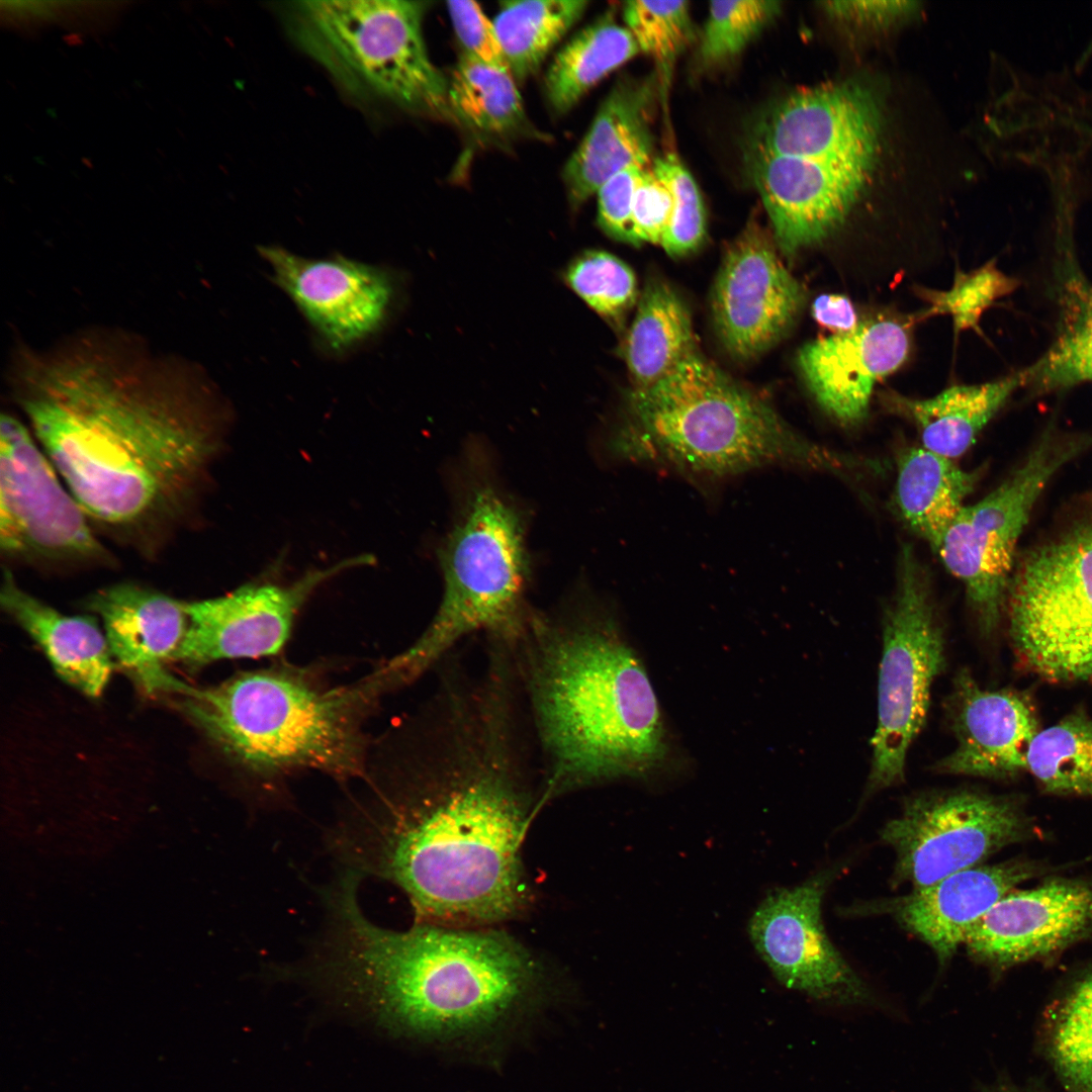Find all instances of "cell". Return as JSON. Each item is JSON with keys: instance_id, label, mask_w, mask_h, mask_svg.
<instances>
[{"instance_id": "1", "label": "cell", "mask_w": 1092, "mask_h": 1092, "mask_svg": "<svg viewBox=\"0 0 1092 1092\" xmlns=\"http://www.w3.org/2000/svg\"><path fill=\"white\" fill-rule=\"evenodd\" d=\"M105 340L22 354L14 397L94 529L154 559L194 519L223 415L185 366Z\"/></svg>"}, {"instance_id": "2", "label": "cell", "mask_w": 1092, "mask_h": 1092, "mask_svg": "<svg viewBox=\"0 0 1092 1092\" xmlns=\"http://www.w3.org/2000/svg\"><path fill=\"white\" fill-rule=\"evenodd\" d=\"M506 704L451 702L438 752L373 782L324 835L339 868L399 888L416 922L479 927L529 901L521 846L532 808Z\"/></svg>"}, {"instance_id": "3", "label": "cell", "mask_w": 1092, "mask_h": 1092, "mask_svg": "<svg viewBox=\"0 0 1092 1092\" xmlns=\"http://www.w3.org/2000/svg\"><path fill=\"white\" fill-rule=\"evenodd\" d=\"M360 884L343 876L320 891L322 929L298 967L311 981L426 1033L490 1023L535 983L534 958L508 934L426 922L384 928L363 913Z\"/></svg>"}, {"instance_id": "4", "label": "cell", "mask_w": 1092, "mask_h": 1092, "mask_svg": "<svg viewBox=\"0 0 1092 1092\" xmlns=\"http://www.w3.org/2000/svg\"><path fill=\"white\" fill-rule=\"evenodd\" d=\"M513 646L548 794L662 767L669 745L658 700L612 616L599 609L533 614Z\"/></svg>"}, {"instance_id": "5", "label": "cell", "mask_w": 1092, "mask_h": 1092, "mask_svg": "<svg viewBox=\"0 0 1092 1092\" xmlns=\"http://www.w3.org/2000/svg\"><path fill=\"white\" fill-rule=\"evenodd\" d=\"M611 447L618 455L702 481L765 466L832 473L877 472L880 464L832 451L794 431L762 396L699 350L656 382L634 387Z\"/></svg>"}, {"instance_id": "6", "label": "cell", "mask_w": 1092, "mask_h": 1092, "mask_svg": "<svg viewBox=\"0 0 1092 1092\" xmlns=\"http://www.w3.org/2000/svg\"><path fill=\"white\" fill-rule=\"evenodd\" d=\"M392 689L383 666L337 687L278 666L189 686L182 706L224 756L257 781L303 769L346 781L364 775V722Z\"/></svg>"}, {"instance_id": "7", "label": "cell", "mask_w": 1092, "mask_h": 1092, "mask_svg": "<svg viewBox=\"0 0 1092 1092\" xmlns=\"http://www.w3.org/2000/svg\"><path fill=\"white\" fill-rule=\"evenodd\" d=\"M524 520L489 483L474 485L440 551L444 595L421 637L392 662L404 684L420 676L461 638L485 631L513 645L530 620Z\"/></svg>"}, {"instance_id": "8", "label": "cell", "mask_w": 1092, "mask_h": 1092, "mask_svg": "<svg viewBox=\"0 0 1092 1092\" xmlns=\"http://www.w3.org/2000/svg\"><path fill=\"white\" fill-rule=\"evenodd\" d=\"M426 2L305 0L285 4L298 46L349 92L437 117L451 114L448 79L423 33Z\"/></svg>"}, {"instance_id": "9", "label": "cell", "mask_w": 1092, "mask_h": 1092, "mask_svg": "<svg viewBox=\"0 0 1092 1092\" xmlns=\"http://www.w3.org/2000/svg\"><path fill=\"white\" fill-rule=\"evenodd\" d=\"M1005 615L1029 670L1058 682L1092 679V490L1015 559Z\"/></svg>"}, {"instance_id": "10", "label": "cell", "mask_w": 1092, "mask_h": 1092, "mask_svg": "<svg viewBox=\"0 0 1092 1092\" xmlns=\"http://www.w3.org/2000/svg\"><path fill=\"white\" fill-rule=\"evenodd\" d=\"M897 558L895 589L883 620L868 794L904 779L909 747L923 727L932 682L945 662L929 575L911 545L903 544Z\"/></svg>"}, {"instance_id": "11", "label": "cell", "mask_w": 1092, "mask_h": 1092, "mask_svg": "<svg viewBox=\"0 0 1092 1092\" xmlns=\"http://www.w3.org/2000/svg\"><path fill=\"white\" fill-rule=\"evenodd\" d=\"M1092 447V432L1062 434L1049 429L1025 461L998 487L965 505L933 550L965 586L982 633L992 634L1005 615L1019 536L1037 497L1053 475Z\"/></svg>"}, {"instance_id": "12", "label": "cell", "mask_w": 1092, "mask_h": 1092, "mask_svg": "<svg viewBox=\"0 0 1092 1092\" xmlns=\"http://www.w3.org/2000/svg\"><path fill=\"white\" fill-rule=\"evenodd\" d=\"M0 552L8 566L55 572L116 565L30 429L5 413L0 419Z\"/></svg>"}, {"instance_id": "13", "label": "cell", "mask_w": 1092, "mask_h": 1092, "mask_svg": "<svg viewBox=\"0 0 1092 1092\" xmlns=\"http://www.w3.org/2000/svg\"><path fill=\"white\" fill-rule=\"evenodd\" d=\"M1028 832L1026 817L1010 799L954 791L908 800L881 838L895 852V880L920 890L979 866Z\"/></svg>"}, {"instance_id": "14", "label": "cell", "mask_w": 1092, "mask_h": 1092, "mask_svg": "<svg viewBox=\"0 0 1092 1092\" xmlns=\"http://www.w3.org/2000/svg\"><path fill=\"white\" fill-rule=\"evenodd\" d=\"M831 873L772 891L748 925L751 941L776 979L823 1004L889 1010L831 942L821 915Z\"/></svg>"}, {"instance_id": "15", "label": "cell", "mask_w": 1092, "mask_h": 1092, "mask_svg": "<svg viewBox=\"0 0 1092 1092\" xmlns=\"http://www.w3.org/2000/svg\"><path fill=\"white\" fill-rule=\"evenodd\" d=\"M371 562L370 555H359L309 570L288 584L248 582L223 596L185 602L188 627L175 661L201 667L221 659L279 653L314 589L349 568Z\"/></svg>"}, {"instance_id": "16", "label": "cell", "mask_w": 1092, "mask_h": 1092, "mask_svg": "<svg viewBox=\"0 0 1092 1092\" xmlns=\"http://www.w3.org/2000/svg\"><path fill=\"white\" fill-rule=\"evenodd\" d=\"M768 232L755 219L728 246L712 292L720 340L737 359L756 357L791 329L804 303L802 285L785 267Z\"/></svg>"}, {"instance_id": "17", "label": "cell", "mask_w": 1092, "mask_h": 1092, "mask_svg": "<svg viewBox=\"0 0 1092 1092\" xmlns=\"http://www.w3.org/2000/svg\"><path fill=\"white\" fill-rule=\"evenodd\" d=\"M258 251L273 281L333 351L360 344L384 325L394 296L386 269L342 255L307 258L279 246Z\"/></svg>"}, {"instance_id": "18", "label": "cell", "mask_w": 1092, "mask_h": 1092, "mask_svg": "<svg viewBox=\"0 0 1092 1092\" xmlns=\"http://www.w3.org/2000/svg\"><path fill=\"white\" fill-rule=\"evenodd\" d=\"M874 162L806 159L749 150L748 170L779 249L792 257L830 235L857 200Z\"/></svg>"}, {"instance_id": "19", "label": "cell", "mask_w": 1092, "mask_h": 1092, "mask_svg": "<svg viewBox=\"0 0 1092 1092\" xmlns=\"http://www.w3.org/2000/svg\"><path fill=\"white\" fill-rule=\"evenodd\" d=\"M881 111L855 81L801 89L769 107L753 125L749 150L806 159L872 160Z\"/></svg>"}, {"instance_id": "20", "label": "cell", "mask_w": 1092, "mask_h": 1092, "mask_svg": "<svg viewBox=\"0 0 1092 1092\" xmlns=\"http://www.w3.org/2000/svg\"><path fill=\"white\" fill-rule=\"evenodd\" d=\"M1092 934V881L1053 879L1002 897L970 929L972 958L996 969L1057 953Z\"/></svg>"}, {"instance_id": "21", "label": "cell", "mask_w": 1092, "mask_h": 1092, "mask_svg": "<svg viewBox=\"0 0 1092 1092\" xmlns=\"http://www.w3.org/2000/svg\"><path fill=\"white\" fill-rule=\"evenodd\" d=\"M84 608L102 621L112 657L146 694L187 691L167 669L186 635L185 601L120 581L90 594Z\"/></svg>"}, {"instance_id": "22", "label": "cell", "mask_w": 1092, "mask_h": 1092, "mask_svg": "<svg viewBox=\"0 0 1092 1092\" xmlns=\"http://www.w3.org/2000/svg\"><path fill=\"white\" fill-rule=\"evenodd\" d=\"M909 336L891 320H869L847 333L833 334L803 346L797 363L818 404L843 425L868 415L877 381L907 359Z\"/></svg>"}, {"instance_id": "23", "label": "cell", "mask_w": 1092, "mask_h": 1092, "mask_svg": "<svg viewBox=\"0 0 1092 1092\" xmlns=\"http://www.w3.org/2000/svg\"><path fill=\"white\" fill-rule=\"evenodd\" d=\"M948 713L958 744L936 764L938 771L1005 779L1026 770L1029 746L1040 729L1025 696L984 690L963 669L954 678Z\"/></svg>"}, {"instance_id": "24", "label": "cell", "mask_w": 1092, "mask_h": 1092, "mask_svg": "<svg viewBox=\"0 0 1092 1092\" xmlns=\"http://www.w3.org/2000/svg\"><path fill=\"white\" fill-rule=\"evenodd\" d=\"M1038 873L1024 860L976 866L896 899L889 909L945 964L973 925L1017 885Z\"/></svg>"}, {"instance_id": "25", "label": "cell", "mask_w": 1092, "mask_h": 1092, "mask_svg": "<svg viewBox=\"0 0 1092 1092\" xmlns=\"http://www.w3.org/2000/svg\"><path fill=\"white\" fill-rule=\"evenodd\" d=\"M656 85L653 75L639 80L622 78L609 92L563 169L573 208L624 168L632 164L648 165L653 146L651 120Z\"/></svg>"}, {"instance_id": "26", "label": "cell", "mask_w": 1092, "mask_h": 1092, "mask_svg": "<svg viewBox=\"0 0 1092 1092\" xmlns=\"http://www.w3.org/2000/svg\"><path fill=\"white\" fill-rule=\"evenodd\" d=\"M0 604L42 649L58 675L91 698L99 697L113 670L105 636L92 616H68L24 590L2 565Z\"/></svg>"}, {"instance_id": "27", "label": "cell", "mask_w": 1092, "mask_h": 1092, "mask_svg": "<svg viewBox=\"0 0 1092 1092\" xmlns=\"http://www.w3.org/2000/svg\"><path fill=\"white\" fill-rule=\"evenodd\" d=\"M1025 382L1024 369L977 385H953L931 398L895 392L885 403L916 426L922 447L949 459L967 452L980 431Z\"/></svg>"}, {"instance_id": "28", "label": "cell", "mask_w": 1092, "mask_h": 1092, "mask_svg": "<svg viewBox=\"0 0 1092 1092\" xmlns=\"http://www.w3.org/2000/svg\"><path fill=\"white\" fill-rule=\"evenodd\" d=\"M979 478V471L962 469L952 459L922 446L905 447L897 456L898 515L934 549Z\"/></svg>"}, {"instance_id": "29", "label": "cell", "mask_w": 1092, "mask_h": 1092, "mask_svg": "<svg viewBox=\"0 0 1092 1092\" xmlns=\"http://www.w3.org/2000/svg\"><path fill=\"white\" fill-rule=\"evenodd\" d=\"M698 350L690 312L667 283L649 281L626 336L623 356L634 387L648 386Z\"/></svg>"}, {"instance_id": "30", "label": "cell", "mask_w": 1092, "mask_h": 1092, "mask_svg": "<svg viewBox=\"0 0 1092 1092\" xmlns=\"http://www.w3.org/2000/svg\"><path fill=\"white\" fill-rule=\"evenodd\" d=\"M639 53L625 26L604 17L576 33L554 57L545 76V95L556 113L570 110L584 94Z\"/></svg>"}, {"instance_id": "31", "label": "cell", "mask_w": 1092, "mask_h": 1092, "mask_svg": "<svg viewBox=\"0 0 1092 1092\" xmlns=\"http://www.w3.org/2000/svg\"><path fill=\"white\" fill-rule=\"evenodd\" d=\"M584 0H526L502 3L493 20L508 67L516 80L535 74L550 51L580 19Z\"/></svg>"}, {"instance_id": "32", "label": "cell", "mask_w": 1092, "mask_h": 1092, "mask_svg": "<svg viewBox=\"0 0 1092 1092\" xmlns=\"http://www.w3.org/2000/svg\"><path fill=\"white\" fill-rule=\"evenodd\" d=\"M451 114L475 131L504 135L526 122L521 94L509 69L464 54L448 79Z\"/></svg>"}, {"instance_id": "33", "label": "cell", "mask_w": 1092, "mask_h": 1092, "mask_svg": "<svg viewBox=\"0 0 1092 1092\" xmlns=\"http://www.w3.org/2000/svg\"><path fill=\"white\" fill-rule=\"evenodd\" d=\"M1041 1041L1067 1092H1092V971L1073 982L1046 1008Z\"/></svg>"}, {"instance_id": "34", "label": "cell", "mask_w": 1092, "mask_h": 1092, "mask_svg": "<svg viewBox=\"0 0 1092 1092\" xmlns=\"http://www.w3.org/2000/svg\"><path fill=\"white\" fill-rule=\"evenodd\" d=\"M1026 770L1046 793L1092 798V719L1073 713L1039 730L1027 752Z\"/></svg>"}, {"instance_id": "35", "label": "cell", "mask_w": 1092, "mask_h": 1092, "mask_svg": "<svg viewBox=\"0 0 1092 1092\" xmlns=\"http://www.w3.org/2000/svg\"><path fill=\"white\" fill-rule=\"evenodd\" d=\"M1057 294L1059 316L1054 340L1026 367L1023 387L1033 395L1092 382V311Z\"/></svg>"}, {"instance_id": "36", "label": "cell", "mask_w": 1092, "mask_h": 1092, "mask_svg": "<svg viewBox=\"0 0 1092 1092\" xmlns=\"http://www.w3.org/2000/svg\"><path fill=\"white\" fill-rule=\"evenodd\" d=\"M626 28L639 52L651 57L667 80L676 58L694 39L687 1H628L623 7Z\"/></svg>"}, {"instance_id": "37", "label": "cell", "mask_w": 1092, "mask_h": 1092, "mask_svg": "<svg viewBox=\"0 0 1092 1092\" xmlns=\"http://www.w3.org/2000/svg\"><path fill=\"white\" fill-rule=\"evenodd\" d=\"M569 287L607 321L619 324L637 298V281L632 269L618 257L604 251H586L567 267Z\"/></svg>"}, {"instance_id": "38", "label": "cell", "mask_w": 1092, "mask_h": 1092, "mask_svg": "<svg viewBox=\"0 0 1092 1092\" xmlns=\"http://www.w3.org/2000/svg\"><path fill=\"white\" fill-rule=\"evenodd\" d=\"M771 0L715 1L709 5L699 57L703 65H720L740 54L780 14Z\"/></svg>"}, {"instance_id": "39", "label": "cell", "mask_w": 1092, "mask_h": 1092, "mask_svg": "<svg viewBox=\"0 0 1092 1092\" xmlns=\"http://www.w3.org/2000/svg\"><path fill=\"white\" fill-rule=\"evenodd\" d=\"M1017 285V280L1000 271L994 261L969 273L958 270L949 289L919 290L921 297L929 303L923 315H949L956 332L978 330L984 311L997 299L1011 293Z\"/></svg>"}, {"instance_id": "40", "label": "cell", "mask_w": 1092, "mask_h": 1092, "mask_svg": "<svg viewBox=\"0 0 1092 1092\" xmlns=\"http://www.w3.org/2000/svg\"><path fill=\"white\" fill-rule=\"evenodd\" d=\"M655 175L669 189L673 208L661 247L671 256L696 250L706 235V215L699 187L692 174L673 153L654 160Z\"/></svg>"}, {"instance_id": "41", "label": "cell", "mask_w": 1092, "mask_h": 1092, "mask_svg": "<svg viewBox=\"0 0 1092 1092\" xmlns=\"http://www.w3.org/2000/svg\"><path fill=\"white\" fill-rule=\"evenodd\" d=\"M672 208V195L667 186L651 168H645L633 199L631 244L661 245L669 226Z\"/></svg>"}, {"instance_id": "42", "label": "cell", "mask_w": 1092, "mask_h": 1092, "mask_svg": "<svg viewBox=\"0 0 1092 1092\" xmlns=\"http://www.w3.org/2000/svg\"><path fill=\"white\" fill-rule=\"evenodd\" d=\"M447 10L464 55L479 62L507 68L493 21L470 0L449 1Z\"/></svg>"}, {"instance_id": "43", "label": "cell", "mask_w": 1092, "mask_h": 1092, "mask_svg": "<svg viewBox=\"0 0 1092 1092\" xmlns=\"http://www.w3.org/2000/svg\"><path fill=\"white\" fill-rule=\"evenodd\" d=\"M645 168L646 165L632 164L610 177L597 191L599 224L618 241L631 244L633 199Z\"/></svg>"}, {"instance_id": "44", "label": "cell", "mask_w": 1092, "mask_h": 1092, "mask_svg": "<svg viewBox=\"0 0 1092 1092\" xmlns=\"http://www.w3.org/2000/svg\"><path fill=\"white\" fill-rule=\"evenodd\" d=\"M914 5V2L907 1H832L824 3L825 10L833 16L874 24H884L896 20L913 11Z\"/></svg>"}, {"instance_id": "45", "label": "cell", "mask_w": 1092, "mask_h": 1092, "mask_svg": "<svg viewBox=\"0 0 1092 1092\" xmlns=\"http://www.w3.org/2000/svg\"><path fill=\"white\" fill-rule=\"evenodd\" d=\"M1056 259V293L1092 311V283L1077 265L1074 254H1070L1069 248L1061 247Z\"/></svg>"}, {"instance_id": "46", "label": "cell", "mask_w": 1092, "mask_h": 1092, "mask_svg": "<svg viewBox=\"0 0 1092 1092\" xmlns=\"http://www.w3.org/2000/svg\"><path fill=\"white\" fill-rule=\"evenodd\" d=\"M812 314L819 325L834 334L850 332L859 324L851 301L842 295L822 294L816 297Z\"/></svg>"}, {"instance_id": "47", "label": "cell", "mask_w": 1092, "mask_h": 1092, "mask_svg": "<svg viewBox=\"0 0 1092 1092\" xmlns=\"http://www.w3.org/2000/svg\"><path fill=\"white\" fill-rule=\"evenodd\" d=\"M980 1092H1045L1035 1084H1019L1008 1076H998L989 1084L979 1085Z\"/></svg>"}]
</instances>
